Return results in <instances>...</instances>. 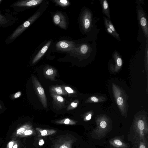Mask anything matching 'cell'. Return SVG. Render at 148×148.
I'll list each match as a JSON object with an SVG mask.
<instances>
[{
	"instance_id": "cell-22",
	"label": "cell",
	"mask_w": 148,
	"mask_h": 148,
	"mask_svg": "<svg viewBox=\"0 0 148 148\" xmlns=\"http://www.w3.org/2000/svg\"><path fill=\"white\" fill-rule=\"evenodd\" d=\"M123 102V98L121 97H119L117 99V103L119 105H121Z\"/></svg>"
},
{
	"instance_id": "cell-30",
	"label": "cell",
	"mask_w": 148,
	"mask_h": 148,
	"mask_svg": "<svg viewBox=\"0 0 148 148\" xmlns=\"http://www.w3.org/2000/svg\"><path fill=\"white\" fill-rule=\"evenodd\" d=\"M70 122V120L69 119H66L64 121V123L66 124H68Z\"/></svg>"
},
{
	"instance_id": "cell-24",
	"label": "cell",
	"mask_w": 148,
	"mask_h": 148,
	"mask_svg": "<svg viewBox=\"0 0 148 148\" xmlns=\"http://www.w3.org/2000/svg\"><path fill=\"white\" fill-rule=\"evenodd\" d=\"M32 131L31 130H27L24 133L25 135H30L32 134Z\"/></svg>"
},
{
	"instance_id": "cell-33",
	"label": "cell",
	"mask_w": 148,
	"mask_h": 148,
	"mask_svg": "<svg viewBox=\"0 0 148 148\" xmlns=\"http://www.w3.org/2000/svg\"><path fill=\"white\" fill-rule=\"evenodd\" d=\"M59 148H68L67 146L65 145H62Z\"/></svg>"
},
{
	"instance_id": "cell-5",
	"label": "cell",
	"mask_w": 148,
	"mask_h": 148,
	"mask_svg": "<svg viewBox=\"0 0 148 148\" xmlns=\"http://www.w3.org/2000/svg\"><path fill=\"white\" fill-rule=\"evenodd\" d=\"M92 20L91 12L86 9L83 12L81 17V24L85 32L88 31L91 27Z\"/></svg>"
},
{
	"instance_id": "cell-25",
	"label": "cell",
	"mask_w": 148,
	"mask_h": 148,
	"mask_svg": "<svg viewBox=\"0 0 148 148\" xmlns=\"http://www.w3.org/2000/svg\"><path fill=\"white\" fill-rule=\"evenodd\" d=\"M25 129L24 128H21L18 129L17 131V133L18 134H21L24 131Z\"/></svg>"
},
{
	"instance_id": "cell-27",
	"label": "cell",
	"mask_w": 148,
	"mask_h": 148,
	"mask_svg": "<svg viewBox=\"0 0 148 148\" xmlns=\"http://www.w3.org/2000/svg\"><path fill=\"white\" fill-rule=\"evenodd\" d=\"M47 134V131L46 130H45L42 131L41 132V135L44 136L46 135Z\"/></svg>"
},
{
	"instance_id": "cell-32",
	"label": "cell",
	"mask_w": 148,
	"mask_h": 148,
	"mask_svg": "<svg viewBox=\"0 0 148 148\" xmlns=\"http://www.w3.org/2000/svg\"><path fill=\"white\" fill-rule=\"evenodd\" d=\"M13 143L12 142H10L9 143V147L10 148H12Z\"/></svg>"
},
{
	"instance_id": "cell-1",
	"label": "cell",
	"mask_w": 148,
	"mask_h": 148,
	"mask_svg": "<svg viewBox=\"0 0 148 148\" xmlns=\"http://www.w3.org/2000/svg\"><path fill=\"white\" fill-rule=\"evenodd\" d=\"M148 136L147 125L143 120L139 119L130 129L128 139L134 145L141 139H148Z\"/></svg>"
},
{
	"instance_id": "cell-21",
	"label": "cell",
	"mask_w": 148,
	"mask_h": 148,
	"mask_svg": "<svg viewBox=\"0 0 148 148\" xmlns=\"http://www.w3.org/2000/svg\"><path fill=\"white\" fill-rule=\"evenodd\" d=\"M64 89L69 93H73L74 92L73 90L69 87H65L64 88Z\"/></svg>"
},
{
	"instance_id": "cell-3",
	"label": "cell",
	"mask_w": 148,
	"mask_h": 148,
	"mask_svg": "<svg viewBox=\"0 0 148 148\" xmlns=\"http://www.w3.org/2000/svg\"><path fill=\"white\" fill-rule=\"evenodd\" d=\"M40 14V12H38L25 22L12 33L9 40H12L16 38L39 17Z\"/></svg>"
},
{
	"instance_id": "cell-35",
	"label": "cell",
	"mask_w": 148,
	"mask_h": 148,
	"mask_svg": "<svg viewBox=\"0 0 148 148\" xmlns=\"http://www.w3.org/2000/svg\"><path fill=\"white\" fill-rule=\"evenodd\" d=\"M2 108V107L1 106V105L0 104V109H1Z\"/></svg>"
},
{
	"instance_id": "cell-19",
	"label": "cell",
	"mask_w": 148,
	"mask_h": 148,
	"mask_svg": "<svg viewBox=\"0 0 148 148\" xmlns=\"http://www.w3.org/2000/svg\"><path fill=\"white\" fill-rule=\"evenodd\" d=\"M53 97L54 98L59 102L62 103L64 101V99L60 95H54Z\"/></svg>"
},
{
	"instance_id": "cell-2",
	"label": "cell",
	"mask_w": 148,
	"mask_h": 148,
	"mask_svg": "<svg viewBox=\"0 0 148 148\" xmlns=\"http://www.w3.org/2000/svg\"><path fill=\"white\" fill-rule=\"evenodd\" d=\"M109 123L104 120L101 121L97 124L92 132V136L95 139L101 140L105 137L112 130Z\"/></svg>"
},
{
	"instance_id": "cell-17",
	"label": "cell",
	"mask_w": 148,
	"mask_h": 148,
	"mask_svg": "<svg viewBox=\"0 0 148 148\" xmlns=\"http://www.w3.org/2000/svg\"><path fill=\"white\" fill-rule=\"evenodd\" d=\"M108 23L109 28L115 35L116 38H119V35L116 32L115 29L111 21L108 20Z\"/></svg>"
},
{
	"instance_id": "cell-20",
	"label": "cell",
	"mask_w": 148,
	"mask_h": 148,
	"mask_svg": "<svg viewBox=\"0 0 148 148\" xmlns=\"http://www.w3.org/2000/svg\"><path fill=\"white\" fill-rule=\"evenodd\" d=\"M54 70L52 68H49L47 69L46 71V74L48 75H52L54 73Z\"/></svg>"
},
{
	"instance_id": "cell-13",
	"label": "cell",
	"mask_w": 148,
	"mask_h": 148,
	"mask_svg": "<svg viewBox=\"0 0 148 148\" xmlns=\"http://www.w3.org/2000/svg\"><path fill=\"white\" fill-rule=\"evenodd\" d=\"M101 3L103 13L106 15L108 18L110 19V14L109 9V5L106 0H100Z\"/></svg>"
},
{
	"instance_id": "cell-18",
	"label": "cell",
	"mask_w": 148,
	"mask_h": 148,
	"mask_svg": "<svg viewBox=\"0 0 148 148\" xmlns=\"http://www.w3.org/2000/svg\"><path fill=\"white\" fill-rule=\"evenodd\" d=\"M104 24L105 25V27L106 29V30L107 32L110 34L114 36L115 38H116V36L114 34L113 32L112 31V30L110 29L109 28L108 25V19H107L105 17H103Z\"/></svg>"
},
{
	"instance_id": "cell-31",
	"label": "cell",
	"mask_w": 148,
	"mask_h": 148,
	"mask_svg": "<svg viewBox=\"0 0 148 148\" xmlns=\"http://www.w3.org/2000/svg\"><path fill=\"white\" fill-rule=\"evenodd\" d=\"M91 114H89L86 117V119L87 120H90L91 118Z\"/></svg>"
},
{
	"instance_id": "cell-16",
	"label": "cell",
	"mask_w": 148,
	"mask_h": 148,
	"mask_svg": "<svg viewBox=\"0 0 148 148\" xmlns=\"http://www.w3.org/2000/svg\"><path fill=\"white\" fill-rule=\"evenodd\" d=\"M51 90L53 91L58 95H64L66 93L64 90L60 86L53 87Z\"/></svg>"
},
{
	"instance_id": "cell-4",
	"label": "cell",
	"mask_w": 148,
	"mask_h": 148,
	"mask_svg": "<svg viewBox=\"0 0 148 148\" xmlns=\"http://www.w3.org/2000/svg\"><path fill=\"white\" fill-rule=\"evenodd\" d=\"M32 80L36 92L45 108L47 106V100L45 91L36 78L34 76L32 77Z\"/></svg>"
},
{
	"instance_id": "cell-10",
	"label": "cell",
	"mask_w": 148,
	"mask_h": 148,
	"mask_svg": "<svg viewBox=\"0 0 148 148\" xmlns=\"http://www.w3.org/2000/svg\"><path fill=\"white\" fill-rule=\"evenodd\" d=\"M42 0H28L21 1L14 4V6L18 7H31L36 6L42 3Z\"/></svg>"
},
{
	"instance_id": "cell-34",
	"label": "cell",
	"mask_w": 148,
	"mask_h": 148,
	"mask_svg": "<svg viewBox=\"0 0 148 148\" xmlns=\"http://www.w3.org/2000/svg\"><path fill=\"white\" fill-rule=\"evenodd\" d=\"M17 145H15L12 148H17Z\"/></svg>"
},
{
	"instance_id": "cell-11",
	"label": "cell",
	"mask_w": 148,
	"mask_h": 148,
	"mask_svg": "<svg viewBox=\"0 0 148 148\" xmlns=\"http://www.w3.org/2000/svg\"><path fill=\"white\" fill-rule=\"evenodd\" d=\"M51 41L47 42L39 51L34 57L32 61V64H34L38 61L44 54L49 47Z\"/></svg>"
},
{
	"instance_id": "cell-12",
	"label": "cell",
	"mask_w": 148,
	"mask_h": 148,
	"mask_svg": "<svg viewBox=\"0 0 148 148\" xmlns=\"http://www.w3.org/2000/svg\"><path fill=\"white\" fill-rule=\"evenodd\" d=\"M89 50V46L86 44H83L78 48H75L72 51H76V53L78 54H86Z\"/></svg>"
},
{
	"instance_id": "cell-9",
	"label": "cell",
	"mask_w": 148,
	"mask_h": 148,
	"mask_svg": "<svg viewBox=\"0 0 148 148\" xmlns=\"http://www.w3.org/2000/svg\"><path fill=\"white\" fill-rule=\"evenodd\" d=\"M53 21L56 25L63 29H66L67 24L65 17L63 14L60 12L55 14L53 17Z\"/></svg>"
},
{
	"instance_id": "cell-23",
	"label": "cell",
	"mask_w": 148,
	"mask_h": 148,
	"mask_svg": "<svg viewBox=\"0 0 148 148\" xmlns=\"http://www.w3.org/2000/svg\"><path fill=\"white\" fill-rule=\"evenodd\" d=\"M21 93L20 91H18L13 96L14 98H17L19 97L21 95Z\"/></svg>"
},
{
	"instance_id": "cell-15",
	"label": "cell",
	"mask_w": 148,
	"mask_h": 148,
	"mask_svg": "<svg viewBox=\"0 0 148 148\" xmlns=\"http://www.w3.org/2000/svg\"><path fill=\"white\" fill-rule=\"evenodd\" d=\"M53 1L63 7L67 6L70 4V2L67 0H53Z\"/></svg>"
},
{
	"instance_id": "cell-8",
	"label": "cell",
	"mask_w": 148,
	"mask_h": 148,
	"mask_svg": "<svg viewBox=\"0 0 148 148\" xmlns=\"http://www.w3.org/2000/svg\"><path fill=\"white\" fill-rule=\"evenodd\" d=\"M109 143L112 148H130V145L120 136H116L111 139Z\"/></svg>"
},
{
	"instance_id": "cell-6",
	"label": "cell",
	"mask_w": 148,
	"mask_h": 148,
	"mask_svg": "<svg viewBox=\"0 0 148 148\" xmlns=\"http://www.w3.org/2000/svg\"><path fill=\"white\" fill-rule=\"evenodd\" d=\"M137 15L140 25L146 39H148V24L145 14L142 10L139 9L137 12Z\"/></svg>"
},
{
	"instance_id": "cell-14",
	"label": "cell",
	"mask_w": 148,
	"mask_h": 148,
	"mask_svg": "<svg viewBox=\"0 0 148 148\" xmlns=\"http://www.w3.org/2000/svg\"><path fill=\"white\" fill-rule=\"evenodd\" d=\"M135 148H148V139H142L133 145Z\"/></svg>"
},
{
	"instance_id": "cell-29",
	"label": "cell",
	"mask_w": 148,
	"mask_h": 148,
	"mask_svg": "<svg viewBox=\"0 0 148 148\" xmlns=\"http://www.w3.org/2000/svg\"><path fill=\"white\" fill-rule=\"evenodd\" d=\"M38 144L40 146L44 144V141L42 139L40 140L39 141Z\"/></svg>"
},
{
	"instance_id": "cell-26",
	"label": "cell",
	"mask_w": 148,
	"mask_h": 148,
	"mask_svg": "<svg viewBox=\"0 0 148 148\" xmlns=\"http://www.w3.org/2000/svg\"><path fill=\"white\" fill-rule=\"evenodd\" d=\"M91 100L95 102H97L98 101V99L95 97H92L90 99Z\"/></svg>"
},
{
	"instance_id": "cell-7",
	"label": "cell",
	"mask_w": 148,
	"mask_h": 148,
	"mask_svg": "<svg viewBox=\"0 0 148 148\" xmlns=\"http://www.w3.org/2000/svg\"><path fill=\"white\" fill-rule=\"evenodd\" d=\"M75 43L72 41L62 40L56 45V50L63 51H72L75 48Z\"/></svg>"
},
{
	"instance_id": "cell-36",
	"label": "cell",
	"mask_w": 148,
	"mask_h": 148,
	"mask_svg": "<svg viewBox=\"0 0 148 148\" xmlns=\"http://www.w3.org/2000/svg\"><path fill=\"white\" fill-rule=\"evenodd\" d=\"M2 1L1 0H0V3Z\"/></svg>"
},
{
	"instance_id": "cell-28",
	"label": "cell",
	"mask_w": 148,
	"mask_h": 148,
	"mask_svg": "<svg viewBox=\"0 0 148 148\" xmlns=\"http://www.w3.org/2000/svg\"><path fill=\"white\" fill-rule=\"evenodd\" d=\"M77 103L73 102L71 103V106L73 108H76L77 106Z\"/></svg>"
}]
</instances>
